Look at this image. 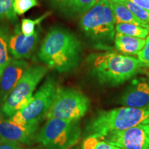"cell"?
<instances>
[{
  "label": "cell",
  "instance_id": "1",
  "mask_svg": "<svg viewBox=\"0 0 149 149\" xmlns=\"http://www.w3.org/2000/svg\"><path fill=\"white\" fill-rule=\"evenodd\" d=\"M82 46L75 35L63 28L48 31L39 49L40 60L60 73L74 70L81 59Z\"/></svg>",
  "mask_w": 149,
  "mask_h": 149
},
{
  "label": "cell",
  "instance_id": "2",
  "mask_svg": "<svg viewBox=\"0 0 149 149\" xmlns=\"http://www.w3.org/2000/svg\"><path fill=\"white\" fill-rule=\"evenodd\" d=\"M86 62L93 77L100 84L108 86L122 84L144 67L138 58L110 51L91 54Z\"/></svg>",
  "mask_w": 149,
  "mask_h": 149
},
{
  "label": "cell",
  "instance_id": "3",
  "mask_svg": "<svg viewBox=\"0 0 149 149\" xmlns=\"http://www.w3.org/2000/svg\"><path fill=\"white\" fill-rule=\"evenodd\" d=\"M149 123V106L144 108L122 107L100 111L86 128V137L102 138L113 132Z\"/></svg>",
  "mask_w": 149,
  "mask_h": 149
},
{
  "label": "cell",
  "instance_id": "4",
  "mask_svg": "<svg viewBox=\"0 0 149 149\" xmlns=\"http://www.w3.org/2000/svg\"><path fill=\"white\" fill-rule=\"evenodd\" d=\"M84 34L97 50L109 51L114 44L115 22L109 0H100L80 17Z\"/></svg>",
  "mask_w": 149,
  "mask_h": 149
},
{
  "label": "cell",
  "instance_id": "5",
  "mask_svg": "<svg viewBox=\"0 0 149 149\" xmlns=\"http://www.w3.org/2000/svg\"><path fill=\"white\" fill-rule=\"evenodd\" d=\"M48 72L46 66H30L25 70L6 100L1 104V113L5 117H12L17 112L26 107L39 83Z\"/></svg>",
  "mask_w": 149,
  "mask_h": 149
},
{
  "label": "cell",
  "instance_id": "6",
  "mask_svg": "<svg viewBox=\"0 0 149 149\" xmlns=\"http://www.w3.org/2000/svg\"><path fill=\"white\" fill-rule=\"evenodd\" d=\"M81 128L78 121L49 119L35 137L46 149H69L79 141Z\"/></svg>",
  "mask_w": 149,
  "mask_h": 149
},
{
  "label": "cell",
  "instance_id": "7",
  "mask_svg": "<svg viewBox=\"0 0 149 149\" xmlns=\"http://www.w3.org/2000/svg\"><path fill=\"white\" fill-rule=\"evenodd\" d=\"M53 77H48L33 95L26 107L17 112L9 119L19 125L37 126L45 116L55 100L57 89Z\"/></svg>",
  "mask_w": 149,
  "mask_h": 149
},
{
  "label": "cell",
  "instance_id": "8",
  "mask_svg": "<svg viewBox=\"0 0 149 149\" xmlns=\"http://www.w3.org/2000/svg\"><path fill=\"white\" fill-rule=\"evenodd\" d=\"M89 106L88 98L80 91L57 87L55 100L45 118L78 121L87 113Z\"/></svg>",
  "mask_w": 149,
  "mask_h": 149
},
{
  "label": "cell",
  "instance_id": "9",
  "mask_svg": "<svg viewBox=\"0 0 149 149\" xmlns=\"http://www.w3.org/2000/svg\"><path fill=\"white\" fill-rule=\"evenodd\" d=\"M100 139L122 149H149V130L146 124L113 132Z\"/></svg>",
  "mask_w": 149,
  "mask_h": 149
},
{
  "label": "cell",
  "instance_id": "10",
  "mask_svg": "<svg viewBox=\"0 0 149 149\" xmlns=\"http://www.w3.org/2000/svg\"><path fill=\"white\" fill-rule=\"evenodd\" d=\"M40 40V32L37 29L33 34L25 35L17 25L9 38V51L14 59H29L37 48Z\"/></svg>",
  "mask_w": 149,
  "mask_h": 149
},
{
  "label": "cell",
  "instance_id": "11",
  "mask_svg": "<svg viewBox=\"0 0 149 149\" xmlns=\"http://www.w3.org/2000/svg\"><path fill=\"white\" fill-rule=\"evenodd\" d=\"M37 126L19 125L10 119L0 117V141L29 144L35 138Z\"/></svg>",
  "mask_w": 149,
  "mask_h": 149
},
{
  "label": "cell",
  "instance_id": "12",
  "mask_svg": "<svg viewBox=\"0 0 149 149\" xmlns=\"http://www.w3.org/2000/svg\"><path fill=\"white\" fill-rule=\"evenodd\" d=\"M29 68L25 59H13L0 77V102L3 104L14 88L22 74Z\"/></svg>",
  "mask_w": 149,
  "mask_h": 149
},
{
  "label": "cell",
  "instance_id": "13",
  "mask_svg": "<svg viewBox=\"0 0 149 149\" xmlns=\"http://www.w3.org/2000/svg\"><path fill=\"white\" fill-rule=\"evenodd\" d=\"M122 107L144 108L149 106V83L144 79H134L120 98Z\"/></svg>",
  "mask_w": 149,
  "mask_h": 149
},
{
  "label": "cell",
  "instance_id": "14",
  "mask_svg": "<svg viewBox=\"0 0 149 149\" xmlns=\"http://www.w3.org/2000/svg\"><path fill=\"white\" fill-rule=\"evenodd\" d=\"M54 10L66 17H81L100 0H45Z\"/></svg>",
  "mask_w": 149,
  "mask_h": 149
},
{
  "label": "cell",
  "instance_id": "15",
  "mask_svg": "<svg viewBox=\"0 0 149 149\" xmlns=\"http://www.w3.org/2000/svg\"><path fill=\"white\" fill-rule=\"evenodd\" d=\"M146 43L144 39L128 36L121 33L115 34L114 44L117 51L126 55H138Z\"/></svg>",
  "mask_w": 149,
  "mask_h": 149
},
{
  "label": "cell",
  "instance_id": "16",
  "mask_svg": "<svg viewBox=\"0 0 149 149\" xmlns=\"http://www.w3.org/2000/svg\"><path fill=\"white\" fill-rule=\"evenodd\" d=\"M115 24L121 23L132 24L149 29V26L136 17L120 0H109Z\"/></svg>",
  "mask_w": 149,
  "mask_h": 149
},
{
  "label": "cell",
  "instance_id": "17",
  "mask_svg": "<svg viewBox=\"0 0 149 149\" xmlns=\"http://www.w3.org/2000/svg\"><path fill=\"white\" fill-rule=\"evenodd\" d=\"M10 36L8 28L0 26V77L6 67L13 59L8 46Z\"/></svg>",
  "mask_w": 149,
  "mask_h": 149
},
{
  "label": "cell",
  "instance_id": "18",
  "mask_svg": "<svg viewBox=\"0 0 149 149\" xmlns=\"http://www.w3.org/2000/svg\"><path fill=\"white\" fill-rule=\"evenodd\" d=\"M115 31L128 36L146 39L149 35V29L132 24L121 23L115 24Z\"/></svg>",
  "mask_w": 149,
  "mask_h": 149
},
{
  "label": "cell",
  "instance_id": "19",
  "mask_svg": "<svg viewBox=\"0 0 149 149\" xmlns=\"http://www.w3.org/2000/svg\"><path fill=\"white\" fill-rule=\"evenodd\" d=\"M51 15V13L48 12L42 15V16L39 17L38 18L34 19H23L22 20L21 26H20V29H21L22 33L25 35H31L35 33L36 31V26H38L41 22L44 21L45 19Z\"/></svg>",
  "mask_w": 149,
  "mask_h": 149
},
{
  "label": "cell",
  "instance_id": "20",
  "mask_svg": "<svg viewBox=\"0 0 149 149\" xmlns=\"http://www.w3.org/2000/svg\"><path fill=\"white\" fill-rule=\"evenodd\" d=\"M81 149H122L114 145L109 144L100 138L86 137L84 140Z\"/></svg>",
  "mask_w": 149,
  "mask_h": 149
},
{
  "label": "cell",
  "instance_id": "21",
  "mask_svg": "<svg viewBox=\"0 0 149 149\" xmlns=\"http://www.w3.org/2000/svg\"><path fill=\"white\" fill-rule=\"evenodd\" d=\"M17 15L13 9V0H0V19L15 22Z\"/></svg>",
  "mask_w": 149,
  "mask_h": 149
},
{
  "label": "cell",
  "instance_id": "22",
  "mask_svg": "<svg viewBox=\"0 0 149 149\" xmlns=\"http://www.w3.org/2000/svg\"><path fill=\"white\" fill-rule=\"evenodd\" d=\"M129 10L135 15L136 17L149 26V10L141 8L129 0H120Z\"/></svg>",
  "mask_w": 149,
  "mask_h": 149
},
{
  "label": "cell",
  "instance_id": "23",
  "mask_svg": "<svg viewBox=\"0 0 149 149\" xmlns=\"http://www.w3.org/2000/svg\"><path fill=\"white\" fill-rule=\"evenodd\" d=\"M38 4L37 0H13V9L17 15H22Z\"/></svg>",
  "mask_w": 149,
  "mask_h": 149
},
{
  "label": "cell",
  "instance_id": "24",
  "mask_svg": "<svg viewBox=\"0 0 149 149\" xmlns=\"http://www.w3.org/2000/svg\"><path fill=\"white\" fill-rule=\"evenodd\" d=\"M138 59L144 67H149V35L146 40L144 48L139 52Z\"/></svg>",
  "mask_w": 149,
  "mask_h": 149
},
{
  "label": "cell",
  "instance_id": "25",
  "mask_svg": "<svg viewBox=\"0 0 149 149\" xmlns=\"http://www.w3.org/2000/svg\"><path fill=\"white\" fill-rule=\"evenodd\" d=\"M21 144L8 141H0V149H22Z\"/></svg>",
  "mask_w": 149,
  "mask_h": 149
},
{
  "label": "cell",
  "instance_id": "26",
  "mask_svg": "<svg viewBox=\"0 0 149 149\" xmlns=\"http://www.w3.org/2000/svg\"><path fill=\"white\" fill-rule=\"evenodd\" d=\"M129 1L139 6L141 8L149 10V0H129Z\"/></svg>",
  "mask_w": 149,
  "mask_h": 149
},
{
  "label": "cell",
  "instance_id": "27",
  "mask_svg": "<svg viewBox=\"0 0 149 149\" xmlns=\"http://www.w3.org/2000/svg\"><path fill=\"white\" fill-rule=\"evenodd\" d=\"M146 126H147V127H148V130H149V123H148V124H146Z\"/></svg>",
  "mask_w": 149,
  "mask_h": 149
},
{
  "label": "cell",
  "instance_id": "28",
  "mask_svg": "<svg viewBox=\"0 0 149 149\" xmlns=\"http://www.w3.org/2000/svg\"><path fill=\"white\" fill-rule=\"evenodd\" d=\"M22 149H24V148H22Z\"/></svg>",
  "mask_w": 149,
  "mask_h": 149
}]
</instances>
